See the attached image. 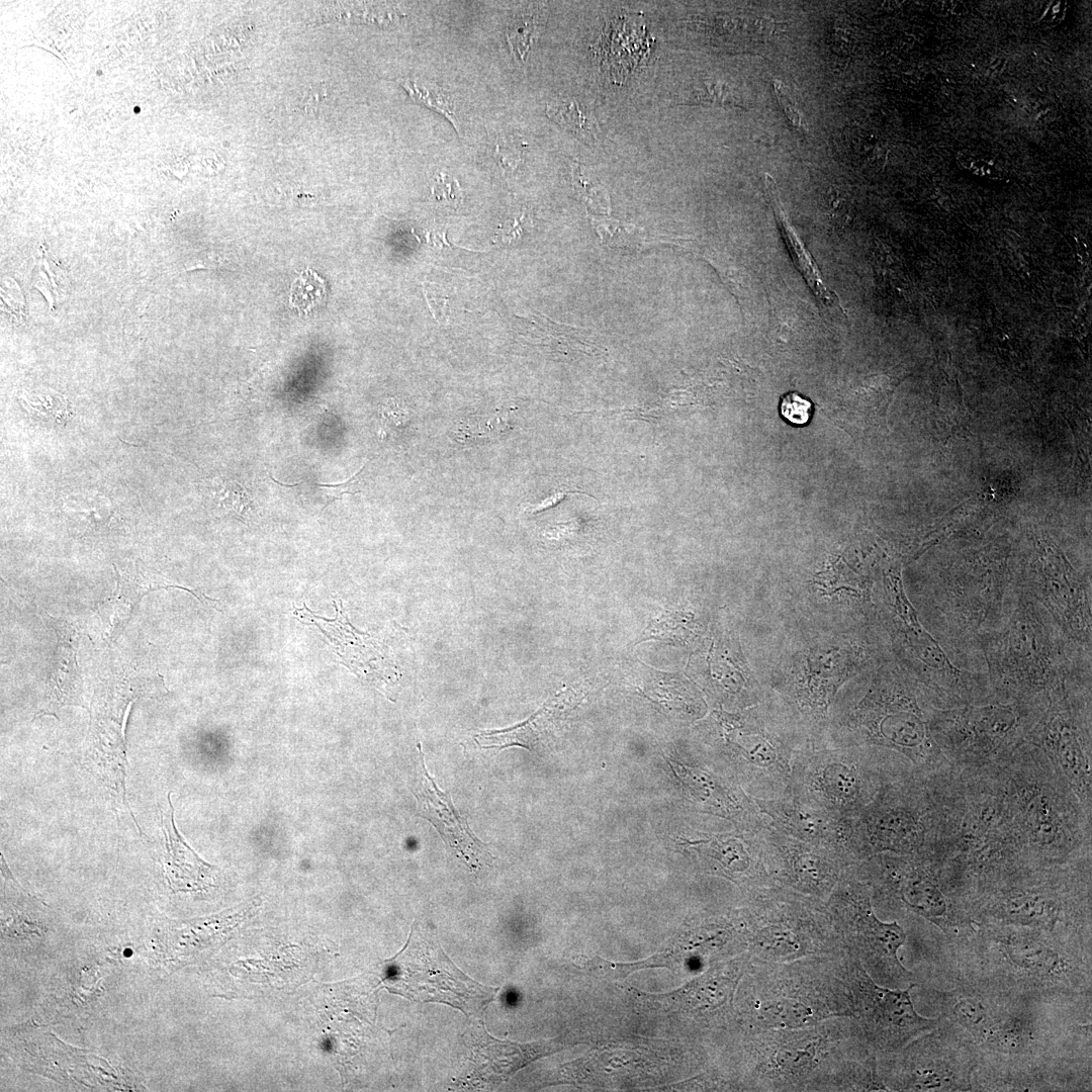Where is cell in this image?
Listing matches in <instances>:
<instances>
[{"instance_id": "6da1fadb", "label": "cell", "mask_w": 1092, "mask_h": 1092, "mask_svg": "<svg viewBox=\"0 0 1092 1092\" xmlns=\"http://www.w3.org/2000/svg\"><path fill=\"white\" fill-rule=\"evenodd\" d=\"M944 891L966 899L1030 867L1006 793L1002 763L957 768L944 833L931 859Z\"/></svg>"}, {"instance_id": "7a4b0ae2", "label": "cell", "mask_w": 1092, "mask_h": 1092, "mask_svg": "<svg viewBox=\"0 0 1092 1092\" xmlns=\"http://www.w3.org/2000/svg\"><path fill=\"white\" fill-rule=\"evenodd\" d=\"M993 702L1048 706L1050 695L1091 677V654L1063 633L1050 613L1012 585L1001 624L980 639Z\"/></svg>"}, {"instance_id": "3957f363", "label": "cell", "mask_w": 1092, "mask_h": 1092, "mask_svg": "<svg viewBox=\"0 0 1092 1092\" xmlns=\"http://www.w3.org/2000/svg\"><path fill=\"white\" fill-rule=\"evenodd\" d=\"M1006 793L1036 866L1091 858V814L1037 747L1023 743L1002 762Z\"/></svg>"}, {"instance_id": "277c9868", "label": "cell", "mask_w": 1092, "mask_h": 1092, "mask_svg": "<svg viewBox=\"0 0 1092 1092\" xmlns=\"http://www.w3.org/2000/svg\"><path fill=\"white\" fill-rule=\"evenodd\" d=\"M1007 555L991 546L941 568L921 589L923 619L934 638L961 657L1002 622L1012 588Z\"/></svg>"}, {"instance_id": "5b68a950", "label": "cell", "mask_w": 1092, "mask_h": 1092, "mask_svg": "<svg viewBox=\"0 0 1092 1092\" xmlns=\"http://www.w3.org/2000/svg\"><path fill=\"white\" fill-rule=\"evenodd\" d=\"M974 923L1053 932L1058 923L1090 926L1091 859L1030 867L963 900Z\"/></svg>"}, {"instance_id": "8992f818", "label": "cell", "mask_w": 1092, "mask_h": 1092, "mask_svg": "<svg viewBox=\"0 0 1092 1092\" xmlns=\"http://www.w3.org/2000/svg\"><path fill=\"white\" fill-rule=\"evenodd\" d=\"M954 770L923 772L905 761L890 774L858 818L872 854L932 857L943 836Z\"/></svg>"}, {"instance_id": "52a82bcc", "label": "cell", "mask_w": 1092, "mask_h": 1092, "mask_svg": "<svg viewBox=\"0 0 1092 1092\" xmlns=\"http://www.w3.org/2000/svg\"><path fill=\"white\" fill-rule=\"evenodd\" d=\"M934 708L932 698L910 674L884 667L848 714L847 740L838 746L883 747L923 772L950 768L930 731Z\"/></svg>"}, {"instance_id": "ba28073f", "label": "cell", "mask_w": 1092, "mask_h": 1092, "mask_svg": "<svg viewBox=\"0 0 1092 1092\" xmlns=\"http://www.w3.org/2000/svg\"><path fill=\"white\" fill-rule=\"evenodd\" d=\"M866 748L805 743L793 756L786 793L837 815L858 819L885 780L906 761L904 757L895 760Z\"/></svg>"}, {"instance_id": "9c48e42d", "label": "cell", "mask_w": 1092, "mask_h": 1092, "mask_svg": "<svg viewBox=\"0 0 1092 1092\" xmlns=\"http://www.w3.org/2000/svg\"><path fill=\"white\" fill-rule=\"evenodd\" d=\"M884 621L899 657L938 708L993 702L987 673L956 665L945 649L922 625L907 599L899 573L885 579Z\"/></svg>"}, {"instance_id": "30bf717a", "label": "cell", "mask_w": 1092, "mask_h": 1092, "mask_svg": "<svg viewBox=\"0 0 1092 1092\" xmlns=\"http://www.w3.org/2000/svg\"><path fill=\"white\" fill-rule=\"evenodd\" d=\"M1046 706L989 702L934 708L930 731L957 768L1004 762L1023 743Z\"/></svg>"}, {"instance_id": "8fae6325", "label": "cell", "mask_w": 1092, "mask_h": 1092, "mask_svg": "<svg viewBox=\"0 0 1092 1092\" xmlns=\"http://www.w3.org/2000/svg\"><path fill=\"white\" fill-rule=\"evenodd\" d=\"M381 977L390 992L413 1001L445 1003L466 1015L482 1010L497 990L462 973L437 935L422 925H414L403 949L384 962Z\"/></svg>"}, {"instance_id": "7c38bea8", "label": "cell", "mask_w": 1092, "mask_h": 1092, "mask_svg": "<svg viewBox=\"0 0 1092 1092\" xmlns=\"http://www.w3.org/2000/svg\"><path fill=\"white\" fill-rule=\"evenodd\" d=\"M1026 743L1040 749L1089 813H1092L1091 677L1052 692Z\"/></svg>"}, {"instance_id": "4fadbf2b", "label": "cell", "mask_w": 1092, "mask_h": 1092, "mask_svg": "<svg viewBox=\"0 0 1092 1092\" xmlns=\"http://www.w3.org/2000/svg\"><path fill=\"white\" fill-rule=\"evenodd\" d=\"M872 891L847 868L825 902L837 932L844 936L851 956L870 974L895 984L910 979L911 973L898 959L906 933L896 921L880 920L873 908Z\"/></svg>"}, {"instance_id": "5bb4252c", "label": "cell", "mask_w": 1092, "mask_h": 1092, "mask_svg": "<svg viewBox=\"0 0 1092 1092\" xmlns=\"http://www.w3.org/2000/svg\"><path fill=\"white\" fill-rule=\"evenodd\" d=\"M157 679L117 673L100 682L91 701L87 761L117 805L134 818L126 799V721L133 703L159 693Z\"/></svg>"}, {"instance_id": "9a60e30c", "label": "cell", "mask_w": 1092, "mask_h": 1092, "mask_svg": "<svg viewBox=\"0 0 1092 1092\" xmlns=\"http://www.w3.org/2000/svg\"><path fill=\"white\" fill-rule=\"evenodd\" d=\"M878 897L939 926L944 932L972 922L940 884L932 864L921 857L875 853L852 866Z\"/></svg>"}, {"instance_id": "2e32d148", "label": "cell", "mask_w": 1092, "mask_h": 1092, "mask_svg": "<svg viewBox=\"0 0 1092 1092\" xmlns=\"http://www.w3.org/2000/svg\"><path fill=\"white\" fill-rule=\"evenodd\" d=\"M1032 548L1030 561L1012 585L1038 602L1067 638L1079 649L1091 654L1090 573L1077 571L1050 538L1035 535Z\"/></svg>"}, {"instance_id": "e0dca14e", "label": "cell", "mask_w": 1092, "mask_h": 1092, "mask_svg": "<svg viewBox=\"0 0 1092 1092\" xmlns=\"http://www.w3.org/2000/svg\"><path fill=\"white\" fill-rule=\"evenodd\" d=\"M849 959L843 978L852 1017L871 1049L894 1054L939 1025V1018H927L916 1011L911 999L915 984L906 989L881 986L855 957Z\"/></svg>"}, {"instance_id": "ac0fdd59", "label": "cell", "mask_w": 1092, "mask_h": 1092, "mask_svg": "<svg viewBox=\"0 0 1092 1092\" xmlns=\"http://www.w3.org/2000/svg\"><path fill=\"white\" fill-rule=\"evenodd\" d=\"M768 824L803 842L826 848L853 866L872 855L859 819L837 815L786 793L752 798Z\"/></svg>"}, {"instance_id": "d6986e66", "label": "cell", "mask_w": 1092, "mask_h": 1092, "mask_svg": "<svg viewBox=\"0 0 1092 1092\" xmlns=\"http://www.w3.org/2000/svg\"><path fill=\"white\" fill-rule=\"evenodd\" d=\"M719 740L733 748L744 765L745 781L754 789L752 798L774 799L784 795L791 782L792 759L800 748L762 722L746 725L731 715H716Z\"/></svg>"}, {"instance_id": "ffe728a7", "label": "cell", "mask_w": 1092, "mask_h": 1092, "mask_svg": "<svg viewBox=\"0 0 1092 1092\" xmlns=\"http://www.w3.org/2000/svg\"><path fill=\"white\" fill-rule=\"evenodd\" d=\"M761 832L766 866L779 887L826 902L850 867L840 855L786 835L769 824Z\"/></svg>"}, {"instance_id": "44dd1931", "label": "cell", "mask_w": 1092, "mask_h": 1092, "mask_svg": "<svg viewBox=\"0 0 1092 1092\" xmlns=\"http://www.w3.org/2000/svg\"><path fill=\"white\" fill-rule=\"evenodd\" d=\"M1008 975L1031 984L1055 985L1072 979L1076 964L1045 930L984 924Z\"/></svg>"}, {"instance_id": "7402d4cb", "label": "cell", "mask_w": 1092, "mask_h": 1092, "mask_svg": "<svg viewBox=\"0 0 1092 1092\" xmlns=\"http://www.w3.org/2000/svg\"><path fill=\"white\" fill-rule=\"evenodd\" d=\"M760 1035V1075L778 1087H805L832 1057L834 1039L825 1026L793 1030H765Z\"/></svg>"}, {"instance_id": "603a6c76", "label": "cell", "mask_w": 1092, "mask_h": 1092, "mask_svg": "<svg viewBox=\"0 0 1092 1092\" xmlns=\"http://www.w3.org/2000/svg\"><path fill=\"white\" fill-rule=\"evenodd\" d=\"M938 1035L933 1030L910 1041L900 1051L899 1068L894 1080V1090L903 1091H957L971 1088V1075L975 1070V1057L962 1056L963 1052L947 1048L939 1049ZM895 1054V1053H894Z\"/></svg>"}, {"instance_id": "cb8c5ba5", "label": "cell", "mask_w": 1092, "mask_h": 1092, "mask_svg": "<svg viewBox=\"0 0 1092 1092\" xmlns=\"http://www.w3.org/2000/svg\"><path fill=\"white\" fill-rule=\"evenodd\" d=\"M419 750V775L414 794L418 802V815L429 821L448 845L470 868L477 870L490 864L492 855L471 831L466 819L455 809L451 797L437 786L425 765L421 744Z\"/></svg>"}, {"instance_id": "d4e9b609", "label": "cell", "mask_w": 1092, "mask_h": 1092, "mask_svg": "<svg viewBox=\"0 0 1092 1092\" xmlns=\"http://www.w3.org/2000/svg\"><path fill=\"white\" fill-rule=\"evenodd\" d=\"M170 795L167 796L168 808H160V862L166 880L173 892L206 890L213 886L215 869L199 857L177 830Z\"/></svg>"}, {"instance_id": "484cf974", "label": "cell", "mask_w": 1092, "mask_h": 1092, "mask_svg": "<svg viewBox=\"0 0 1092 1092\" xmlns=\"http://www.w3.org/2000/svg\"><path fill=\"white\" fill-rule=\"evenodd\" d=\"M939 998L944 1016L985 1048L1012 1012L998 1010L991 1000L971 989L942 992Z\"/></svg>"}, {"instance_id": "4316f807", "label": "cell", "mask_w": 1092, "mask_h": 1092, "mask_svg": "<svg viewBox=\"0 0 1092 1092\" xmlns=\"http://www.w3.org/2000/svg\"><path fill=\"white\" fill-rule=\"evenodd\" d=\"M568 700L566 694H558L527 721L506 729L482 730L474 736V740L481 748L520 746L531 750L545 740L563 719Z\"/></svg>"}, {"instance_id": "83f0119b", "label": "cell", "mask_w": 1092, "mask_h": 1092, "mask_svg": "<svg viewBox=\"0 0 1092 1092\" xmlns=\"http://www.w3.org/2000/svg\"><path fill=\"white\" fill-rule=\"evenodd\" d=\"M764 184L781 235L788 247L794 265L801 272L804 280L812 290L817 301L821 303L823 309L830 311V313L838 311L839 314L845 315V310L841 306L836 293L830 290L824 283L823 277L816 262L812 258V255L809 253L792 226L788 216L785 214L775 180L768 174H765L764 176Z\"/></svg>"}, {"instance_id": "f1b7e54d", "label": "cell", "mask_w": 1092, "mask_h": 1092, "mask_svg": "<svg viewBox=\"0 0 1092 1092\" xmlns=\"http://www.w3.org/2000/svg\"><path fill=\"white\" fill-rule=\"evenodd\" d=\"M58 634L57 665L51 673L38 715H55L67 705L83 706L80 679L76 671L75 656L71 646L69 628L60 621L51 618Z\"/></svg>"}, {"instance_id": "f546056e", "label": "cell", "mask_w": 1092, "mask_h": 1092, "mask_svg": "<svg viewBox=\"0 0 1092 1092\" xmlns=\"http://www.w3.org/2000/svg\"><path fill=\"white\" fill-rule=\"evenodd\" d=\"M547 115L584 143L598 141L600 128L593 111L574 99H558L546 107Z\"/></svg>"}, {"instance_id": "4dcf8cb0", "label": "cell", "mask_w": 1092, "mask_h": 1092, "mask_svg": "<svg viewBox=\"0 0 1092 1092\" xmlns=\"http://www.w3.org/2000/svg\"><path fill=\"white\" fill-rule=\"evenodd\" d=\"M695 634V624L689 614L677 611H663L654 618L643 631L641 640H660L670 644H681Z\"/></svg>"}, {"instance_id": "1f68e13d", "label": "cell", "mask_w": 1092, "mask_h": 1092, "mask_svg": "<svg viewBox=\"0 0 1092 1092\" xmlns=\"http://www.w3.org/2000/svg\"><path fill=\"white\" fill-rule=\"evenodd\" d=\"M402 87L412 99L448 118L456 131L459 132V125L454 112L455 105L450 94L437 85L411 79H406L402 83Z\"/></svg>"}, {"instance_id": "d6a6232c", "label": "cell", "mask_w": 1092, "mask_h": 1092, "mask_svg": "<svg viewBox=\"0 0 1092 1092\" xmlns=\"http://www.w3.org/2000/svg\"><path fill=\"white\" fill-rule=\"evenodd\" d=\"M324 293L323 279L314 272L306 270L295 279L289 301L292 306L306 312L322 301Z\"/></svg>"}, {"instance_id": "836d02e7", "label": "cell", "mask_w": 1092, "mask_h": 1092, "mask_svg": "<svg viewBox=\"0 0 1092 1092\" xmlns=\"http://www.w3.org/2000/svg\"><path fill=\"white\" fill-rule=\"evenodd\" d=\"M212 496L220 506L238 516L245 517L251 511L248 490L237 481H221L217 489H212Z\"/></svg>"}, {"instance_id": "e575fe53", "label": "cell", "mask_w": 1092, "mask_h": 1092, "mask_svg": "<svg viewBox=\"0 0 1092 1092\" xmlns=\"http://www.w3.org/2000/svg\"><path fill=\"white\" fill-rule=\"evenodd\" d=\"M23 405L35 417H40L48 422L62 423L68 417L67 401L60 394H42L34 401H24Z\"/></svg>"}, {"instance_id": "d590c367", "label": "cell", "mask_w": 1092, "mask_h": 1092, "mask_svg": "<svg viewBox=\"0 0 1092 1092\" xmlns=\"http://www.w3.org/2000/svg\"><path fill=\"white\" fill-rule=\"evenodd\" d=\"M812 402L800 393L791 391L784 394L780 402L781 416L793 425H805L812 416Z\"/></svg>"}, {"instance_id": "8d00e7d4", "label": "cell", "mask_w": 1092, "mask_h": 1092, "mask_svg": "<svg viewBox=\"0 0 1092 1092\" xmlns=\"http://www.w3.org/2000/svg\"><path fill=\"white\" fill-rule=\"evenodd\" d=\"M695 103H711L719 106H738L732 89L725 83L706 79L703 87L695 91Z\"/></svg>"}, {"instance_id": "74e56055", "label": "cell", "mask_w": 1092, "mask_h": 1092, "mask_svg": "<svg viewBox=\"0 0 1092 1092\" xmlns=\"http://www.w3.org/2000/svg\"><path fill=\"white\" fill-rule=\"evenodd\" d=\"M431 195L437 202L452 208L459 207L463 200L459 182L446 173H440L434 178Z\"/></svg>"}, {"instance_id": "f35d334b", "label": "cell", "mask_w": 1092, "mask_h": 1092, "mask_svg": "<svg viewBox=\"0 0 1092 1092\" xmlns=\"http://www.w3.org/2000/svg\"><path fill=\"white\" fill-rule=\"evenodd\" d=\"M536 24L532 21V18L525 20V18L516 21L510 28L507 29L506 35L508 43L511 48V52L516 58H519L522 63L525 61V55L529 50L530 43L533 39Z\"/></svg>"}, {"instance_id": "ab89813d", "label": "cell", "mask_w": 1092, "mask_h": 1092, "mask_svg": "<svg viewBox=\"0 0 1092 1092\" xmlns=\"http://www.w3.org/2000/svg\"><path fill=\"white\" fill-rule=\"evenodd\" d=\"M774 91L789 125L804 133V120L789 89L781 81H774Z\"/></svg>"}, {"instance_id": "60d3db41", "label": "cell", "mask_w": 1092, "mask_h": 1092, "mask_svg": "<svg viewBox=\"0 0 1092 1092\" xmlns=\"http://www.w3.org/2000/svg\"><path fill=\"white\" fill-rule=\"evenodd\" d=\"M423 292L434 318L441 325L447 324L450 316V307L449 297L444 294V290L434 283L424 282Z\"/></svg>"}, {"instance_id": "b9f144b4", "label": "cell", "mask_w": 1092, "mask_h": 1092, "mask_svg": "<svg viewBox=\"0 0 1092 1092\" xmlns=\"http://www.w3.org/2000/svg\"><path fill=\"white\" fill-rule=\"evenodd\" d=\"M364 468L365 464L350 478L339 483H317V486L325 489V493L328 496V502L323 510L331 503L341 499L344 494H355L360 492V489L356 487L361 479V473Z\"/></svg>"}, {"instance_id": "7bdbcfd3", "label": "cell", "mask_w": 1092, "mask_h": 1092, "mask_svg": "<svg viewBox=\"0 0 1092 1092\" xmlns=\"http://www.w3.org/2000/svg\"><path fill=\"white\" fill-rule=\"evenodd\" d=\"M522 232L520 219L507 220L498 230L496 238L506 244L516 241Z\"/></svg>"}]
</instances>
